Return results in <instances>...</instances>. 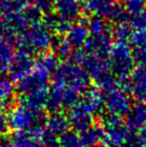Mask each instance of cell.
Wrapping results in <instances>:
<instances>
[{
  "mask_svg": "<svg viewBox=\"0 0 146 147\" xmlns=\"http://www.w3.org/2000/svg\"><path fill=\"white\" fill-rule=\"evenodd\" d=\"M53 79L56 85L63 86L66 84L69 88L76 91L85 89L89 84V78L85 70L81 69L79 66L66 62L56 67Z\"/></svg>",
  "mask_w": 146,
  "mask_h": 147,
  "instance_id": "obj_1",
  "label": "cell"
},
{
  "mask_svg": "<svg viewBox=\"0 0 146 147\" xmlns=\"http://www.w3.org/2000/svg\"><path fill=\"white\" fill-rule=\"evenodd\" d=\"M110 55V67H112L114 74L119 76L120 79H127L129 73L132 70L134 60L131 56L130 47L128 46L126 41H116L115 44L112 45Z\"/></svg>",
  "mask_w": 146,
  "mask_h": 147,
  "instance_id": "obj_2",
  "label": "cell"
},
{
  "mask_svg": "<svg viewBox=\"0 0 146 147\" xmlns=\"http://www.w3.org/2000/svg\"><path fill=\"white\" fill-rule=\"evenodd\" d=\"M8 119L9 126L20 131H23L29 127L39 126L44 120H46L39 110H33L25 106L15 109Z\"/></svg>",
  "mask_w": 146,
  "mask_h": 147,
  "instance_id": "obj_3",
  "label": "cell"
},
{
  "mask_svg": "<svg viewBox=\"0 0 146 147\" xmlns=\"http://www.w3.org/2000/svg\"><path fill=\"white\" fill-rule=\"evenodd\" d=\"M104 124V137L109 146L118 147L128 141L129 130L119 116L110 115L107 120L105 119Z\"/></svg>",
  "mask_w": 146,
  "mask_h": 147,
  "instance_id": "obj_4",
  "label": "cell"
},
{
  "mask_svg": "<svg viewBox=\"0 0 146 147\" xmlns=\"http://www.w3.org/2000/svg\"><path fill=\"white\" fill-rule=\"evenodd\" d=\"M105 106L112 115L119 116L130 111L131 100L124 90L112 89L105 97Z\"/></svg>",
  "mask_w": 146,
  "mask_h": 147,
  "instance_id": "obj_5",
  "label": "cell"
},
{
  "mask_svg": "<svg viewBox=\"0 0 146 147\" xmlns=\"http://www.w3.org/2000/svg\"><path fill=\"white\" fill-rule=\"evenodd\" d=\"M34 69V59L29 53L21 51L16 54L9 66V74L14 80H21Z\"/></svg>",
  "mask_w": 146,
  "mask_h": 147,
  "instance_id": "obj_6",
  "label": "cell"
},
{
  "mask_svg": "<svg viewBox=\"0 0 146 147\" xmlns=\"http://www.w3.org/2000/svg\"><path fill=\"white\" fill-rule=\"evenodd\" d=\"M49 78V72L36 66L35 70L27 76L19 80L18 88L23 93H30L40 89H44Z\"/></svg>",
  "mask_w": 146,
  "mask_h": 147,
  "instance_id": "obj_7",
  "label": "cell"
},
{
  "mask_svg": "<svg viewBox=\"0 0 146 147\" xmlns=\"http://www.w3.org/2000/svg\"><path fill=\"white\" fill-rule=\"evenodd\" d=\"M85 47L88 53L104 58L109 54L112 48V41L107 32L92 34L85 42Z\"/></svg>",
  "mask_w": 146,
  "mask_h": 147,
  "instance_id": "obj_8",
  "label": "cell"
},
{
  "mask_svg": "<svg viewBox=\"0 0 146 147\" xmlns=\"http://www.w3.org/2000/svg\"><path fill=\"white\" fill-rule=\"evenodd\" d=\"M129 86L135 97L146 100V68L144 66H140L133 72L129 80Z\"/></svg>",
  "mask_w": 146,
  "mask_h": 147,
  "instance_id": "obj_9",
  "label": "cell"
},
{
  "mask_svg": "<svg viewBox=\"0 0 146 147\" xmlns=\"http://www.w3.org/2000/svg\"><path fill=\"white\" fill-rule=\"evenodd\" d=\"M56 10L59 18L66 21H73L79 14L77 0H56Z\"/></svg>",
  "mask_w": 146,
  "mask_h": 147,
  "instance_id": "obj_10",
  "label": "cell"
},
{
  "mask_svg": "<svg viewBox=\"0 0 146 147\" xmlns=\"http://www.w3.org/2000/svg\"><path fill=\"white\" fill-rule=\"evenodd\" d=\"M116 5L113 0H87L85 8L92 13L97 14L101 17L111 18Z\"/></svg>",
  "mask_w": 146,
  "mask_h": 147,
  "instance_id": "obj_11",
  "label": "cell"
},
{
  "mask_svg": "<svg viewBox=\"0 0 146 147\" xmlns=\"http://www.w3.org/2000/svg\"><path fill=\"white\" fill-rule=\"evenodd\" d=\"M91 115L82 105L79 103L75 105L72 112L70 114L71 124L75 127V129L85 130L91 125Z\"/></svg>",
  "mask_w": 146,
  "mask_h": 147,
  "instance_id": "obj_12",
  "label": "cell"
},
{
  "mask_svg": "<svg viewBox=\"0 0 146 147\" xmlns=\"http://www.w3.org/2000/svg\"><path fill=\"white\" fill-rule=\"evenodd\" d=\"M146 124V106L138 104L132 107L128 112L127 126L129 129L137 130L142 128Z\"/></svg>",
  "mask_w": 146,
  "mask_h": 147,
  "instance_id": "obj_13",
  "label": "cell"
},
{
  "mask_svg": "<svg viewBox=\"0 0 146 147\" xmlns=\"http://www.w3.org/2000/svg\"><path fill=\"white\" fill-rule=\"evenodd\" d=\"M79 104L82 105L90 114H93L102 107L103 99H102L99 91L92 89V90H88L87 92H85Z\"/></svg>",
  "mask_w": 146,
  "mask_h": 147,
  "instance_id": "obj_14",
  "label": "cell"
},
{
  "mask_svg": "<svg viewBox=\"0 0 146 147\" xmlns=\"http://www.w3.org/2000/svg\"><path fill=\"white\" fill-rule=\"evenodd\" d=\"M47 99H48V93L45 89L33 91L27 93V95L24 96V106L33 110H39L43 105L47 103Z\"/></svg>",
  "mask_w": 146,
  "mask_h": 147,
  "instance_id": "obj_15",
  "label": "cell"
},
{
  "mask_svg": "<svg viewBox=\"0 0 146 147\" xmlns=\"http://www.w3.org/2000/svg\"><path fill=\"white\" fill-rule=\"evenodd\" d=\"M88 31L84 26L81 24L76 25L74 27H71V29L68 31L66 36V40L69 42L71 47H75V48H79L88 39Z\"/></svg>",
  "mask_w": 146,
  "mask_h": 147,
  "instance_id": "obj_16",
  "label": "cell"
},
{
  "mask_svg": "<svg viewBox=\"0 0 146 147\" xmlns=\"http://www.w3.org/2000/svg\"><path fill=\"white\" fill-rule=\"evenodd\" d=\"M36 130L33 132L19 131L12 137V147H40L35 136Z\"/></svg>",
  "mask_w": 146,
  "mask_h": 147,
  "instance_id": "obj_17",
  "label": "cell"
},
{
  "mask_svg": "<svg viewBox=\"0 0 146 147\" xmlns=\"http://www.w3.org/2000/svg\"><path fill=\"white\" fill-rule=\"evenodd\" d=\"M46 123L48 125V130L54 135L58 134H64L68 127V120L62 114H53L49 119L46 120Z\"/></svg>",
  "mask_w": 146,
  "mask_h": 147,
  "instance_id": "obj_18",
  "label": "cell"
},
{
  "mask_svg": "<svg viewBox=\"0 0 146 147\" xmlns=\"http://www.w3.org/2000/svg\"><path fill=\"white\" fill-rule=\"evenodd\" d=\"M14 51L9 42L4 39H0V72H5L9 69V66L13 59Z\"/></svg>",
  "mask_w": 146,
  "mask_h": 147,
  "instance_id": "obj_19",
  "label": "cell"
},
{
  "mask_svg": "<svg viewBox=\"0 0 146 147\" xmlns=\"http://www.w3.org/2000/svg\"><path fill=\"white\" fill-rule=\"evenodd\" d=\"M104 137V132L101 128L95 127V126H90L87 129L83 130L81 133V140L84 145L95 146L96 143Z\"/></svg>",
  "mask_w": 146,
  "mask_h": 147,
  "instance_id": "obj_20",
  "label": "cell"
},
{
  "mask_svg": "<svg viewBox=\"0 0 146 147\" xmlns=\"http://www.w3.org/2000/svg\"><path fill=\"white\" fill-rule=\"evenodd\" d=\"M13 94V87L9 80L0 78V106L7 105Z\"/></svg>",
  "mask_w": 146,
  "mask_h": 147,
  "instance_id": "obj_21",
  "label": "cell"
},
{
  "mask_svg": "<svg viewBox=\"0 0 146 147\" xmlns=\"http://www.w3.org/2000/svg\"><path fill=\"white\" fill-rule=\"evenodd\" d=\"M61 147H83V142L81 138L76 136L73 133H64L60 139Z\"/></svg>",
  "mask_w": 146,
  "mask_h": 147,
  "instance_id": "obj_22",
  "label": "cell"
},
{
  "mask_svg": "<svg viewBox=\"0 0 146 147\" xmlns=\"http://www.w3.org/2000/svg\"><path fill=\"white\" fill-rule=\"evenodd\" d=\"M129 25L136 30L146 29V11H141L132 14L129 18Z\"/></svg>",
  "mask_w": 146,
  "mask_h": 147,
  "instance_id": "obj_23",
  "label": "cell"
},
{
  "mask_svg": "<svg viewBox=\"0 0 146 147\" xmlns=\"http://www.w3.org/2000/svg\"><path fill=\"white\" fill-rule=\"evenodd\" d=\"M36 66L46 70L50 73L53 69H56V57L52 54L42 55Z\"/></svg>",
  "mask_w": 146,
  "mask_h": 147,
  "instance_id": "obj_24",
  "label": "cell"
},
{
  "mask_svg": "<svg viewBox=\"0 0 146 147\" xmlns=\"http://www.w3.org/2000/svg\"><path fill=\"white\" fill-rule=\"evenodd\" d=\"M131 26L125 23H119L114 30V36L117 41H126L130 39L131 36Z\"/></svg>",
  "mask_w": 146,
  "mask_h": 147,
  "instance_id": "obj_25",
  "label": "cell"
},
{
  "mask_svg": "<svg viewBox=\"0 0 146 147\" xmlns=\"http://www.w3.org/2000/svg\"><path fill=\"white\" fill-rule=\"evenodd\" d=\"M146 5V0H124V8L131 14L143 11Z\"/></svg>",
  "mask_w": 146,
  "mask_h": 147,
  "instance_id": "obj_26",
  "label": "cell"
},
{
  "mask_svg": "<svg viewBox=\"0 0 146 147\" xmlns=\"http://www.w3.org/2000/svg\"><path fill=\"white\" fill-rule=\"evenodd\" d=\"M53 44H54V49L57 56L65 58L67 56H70L72 53L71 52V45L67 40H58L55 43L53 42Z\"/></svg>",
  "mask_w": 146,
  "mask_h": 147,
  "instance_id": "obj_27",
  "label": "cell"
},
{
  "mask_svg": "<svg viewBox=\"0 0 146 147\" xmlns=\"http://www.w3.org/2000/svg\"><path fill=\"white\" fill-rule=\"evenodd\" d=\"M88 27L92 34H98V33H104L107 32L105 29H107V24L102 20L101 18H94L92 20H89L88 22Z\"/></svg>",
  "mask_w": 146,
  "mask_h": 147,
  "instance_id": "obj_28",
  "label": "cell"
},
{
  "mask_svg": "<svg viewBox=\"0 0 146 147\" xmlns=\"http://www.w3.org/2000/svg\"><path fill=\"white\" fill-rule=\"evenodd\" d=\"M130 43L134 46L146 45V29L135 30L130 36Z\"/></svg>",
  "mask_w": 146,
  "mask_h": 147,
  "instance_id": "obj_29",
  "label": "cell"
},
{
  "mask_svg": "<svg viewBox=\"0 0 146 147\" xmlns=\"http://www.w3.org/2000/svg\"><path fill=\"white\" fill-rule=\"evenodd\" d=\"M132 57L135 62L140 64V66L146 65V45L135 47L132 53Z\"/></svg>",
  "mask_w": 146,
  "mask_h": 147,
  "instance_id": "obj_30",
  "label": "cell"
},
{
  "mask_svg": "<svg viewBox=\"0 0 146 147\" xmlns=\"http://www.w3.org/2000/svg\"><path fill=\"white\" fill-rule=\"evenodd\" d=\"M9 127V119L5 115V113L0 109V136L5 134Z\"/></svg>",
  "mask_w": 146,
  "mask_h": 147,
  "instance_id": "obj_31",
  "label": "cell"
},
{
  "mask_svg": "<svg viewBox=\"0 0 146 147\" xmlns=\"http://www.w3.org/2000/svg\"><path fill=\"white\" fill-rule=\"evenodd\" d=\"M12 6H14L12 0H0V13L1 12L6 13V12L10 11V10H14V8Z\"/></svg>",
  "mask_w": 146,
  "mask_h": 147,
  "instance_id": "obj_32",
  "label": "cell"
},
{
  "mask_svg": "<svg viewBox=\"0 0 146 147\" xmlns=\"http://www.w3.org/2000/svg\"><path fill=\"white\" fill-rule=\"evenodd\" d=\"M125 146L126 147H143V144H142V142H141V140L138 139V138H133V139L129 138L128 141L125 143Z\"/></svg>",
  "mask_w": 146,
  "mask_h": 147,
  "instance_id": "obj_33",
  "label": "cell"
},
{
  "mask_svg": "<svg viewBox=\"0 0 146 147\" xmlns=\"http://www.w3.org/2000/svg\"><path fill=\"white\" fill-rule=\"evenodd\" d=\"M13 5L15 6L16 10H19L20 7H26L29 2V0H12Z\"/></svg>",
  "mask_w": 146,
  "mask_h": 147,
  "instance_id": "obj_34",
  "label": "cell"
},
{
  "mask_svg": "<svg viewBox=\"0 0 146 147\" xmlns=\"http://www.w3.org/2000/svg\"><path fill=\"white\" fill-rule=\"evenodd\" d=\"M0 147H12L11 142L8 141V140H6V139L0 140Z\"/></svg>",
  "mask_w": 146,
  "mask_h": 147,
  "instance_id": "obj_35",
  "label": "cell"
},
{
  "mask_svg": "<svg viewBox=\"0 0 146 147\" xmlns=\"http://www.w3.org/2000/svg\"><path fill=\"white\" fill-rule=\"evenodd\" d=\"M93 147H103V146H100V145H95V146H93Z\"/></svg>",
  "mask_w": 146,
  "mask_h": 147,
  "instance_id": "obj_36",
  "label": "cell"
}]
</instances>
